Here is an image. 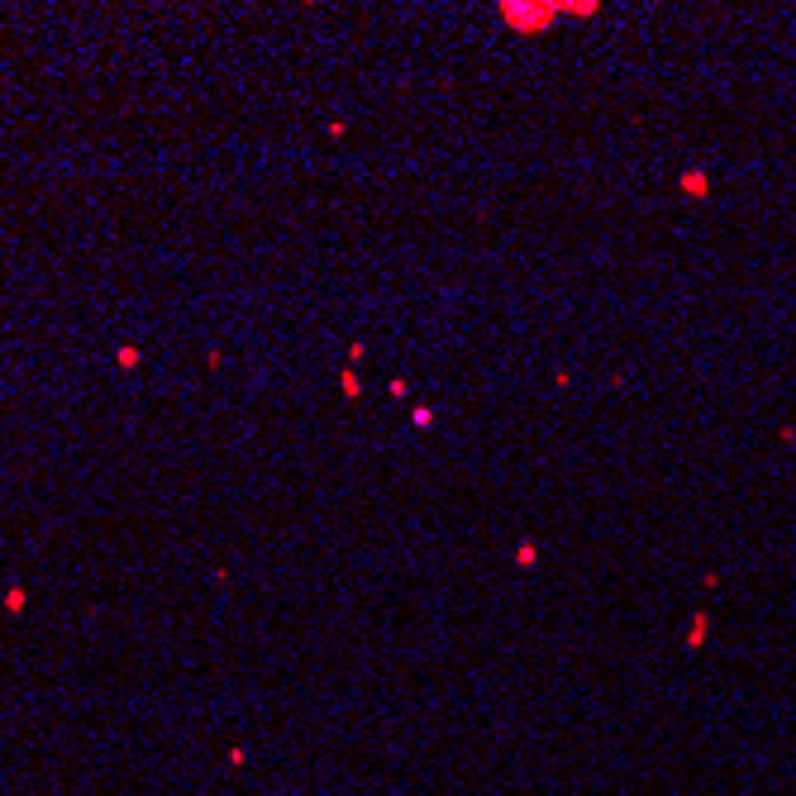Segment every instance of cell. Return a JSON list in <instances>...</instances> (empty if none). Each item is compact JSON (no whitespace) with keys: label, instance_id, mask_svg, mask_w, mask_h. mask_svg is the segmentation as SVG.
I'll use <instances>...</instances> for the list:
<instances>
[{"label":"cell","instance_id":"5","mask_svg":"<svg viewBox=\"0 0 796 796\" xmlns=\"http://www.w3.org/2000/svg\"><path fill=\"white\" fill-rule=\"evenodd\" d=\"M515 558H520V563H525V568H530L534 558H539V549H534V544H520V549H515Z\"/></svg>","mask_w":796,"mask_h":796},{"label":"cell","instance_id":"1","mask_svg":"<svg viewBox=\"0 0 796 796\" xmlns=\"http://www.w3.org/2000/svg\"><path fill=\"white\" fill-rule=\"evenodd\" d=\"M563 15H568V5H515V0L501 5V20L511 24L515 34H544V29L558 24Z\"/></svg>","mask_w":796,"mask_h":796},{"label":"cell","instance_id":"3","mask_svg":"<svg viewBox=\"0 0 796 796\" xmlns=\"http://www.w3.org/2000/svg\"><path fill=\"white\" fill-rule=\"evenodd\" d=\"M139 363H143V348L139 344H120V348H115V368H120V372H134Z\"/></svg>","mask_w":796,"mask_h":796},{"label":"cell","instance_id":"4","mask_svg":"<svg viewBox=\"0 0 796 796\" xmlns=\"http://www.w3.org/2000/svg\"><path fill=\"white\" fill-rule=\"evenodd\" d=\"M24 601H29V596H24V587L15 582V587L5 592V611H24Z\"/></svg>","mask_w":796,"mask_h":796},{"label":"cell","instance_id":"6","mask_svg":"<svg viewBox=\"0 0 796 796\" xmlns=\"http://www.w3.org/2000/svg\"><path fill=\"white\" fill-rule=\"evenodd\" d=\"M339 387H344V396H358V377H353V372H344V377H339Z\"/></svg>","mask_w":796,"mask_h":796},{"label":"cell","instance_id":"2","mask_svg":"<svg viewBox=\"0 0 796 796\" xmlns=\"http://www.w3.org/2000/svg\"><path fill=\"white\" fill-rule=\"evenodd\" d=\"M677 186H682L692 201H701V196L711 191V177H706V172H682V177H677Z\"/></svg>","mask_w":796,"mask_h":796}]
</instances>
